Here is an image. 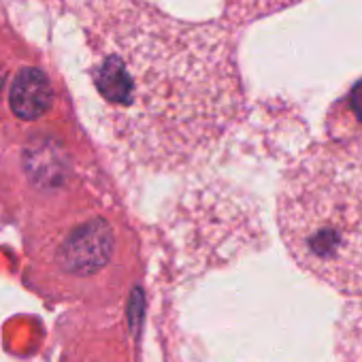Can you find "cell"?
<instances>
[{"instance_id":"obj_1","label":"cell","mask_w":362,"mask_h":362,"mask_svg":"<svg viewBox=\"0 0 362 362\" xmlns=\"http://www.w3.org/2000/svg\"><path fill=\"white\" fill-rule=\"evenodd\" d=\"M77 22L113 158L132 173L205 164L247 115L239 35L153 0H83Z\"/></svg>"},{"instance_id":"obj_2","label":"cell","mask_w":362,"mask_h":362,"mask_svg":"<svg viewBox=\"0 0 362 362\" xmlns=\"http://www.w3.org/2000/svg\"><path fill=\"white\" fill-rule=\"evenodd\" d=\"M277 228L300 271L362 294V141L313 143L286 168Z\"/></svg>"},{"instance_id":"obj_3","label":"cell","mask_w":362,"mask_h":362,"mask_svg":"<svg viewBox=\"0 0 362 362\" xmlns=\"http://www.w3.org/2000/svg\"><path fill=\"white\" fill-rule=\"evenodd\" d=\"M115 230L105 216H90L71 226L54 250V260L62 273L75 279L98 275L115 254Z\"/></svg>"},{"instance_id":"obj_4","label":"cell","mask_w":362,"mask_h":362,"mask_svg":"<svg viewBox=\"0 0 362 362\" xmlns=\"http://www.w3.org/2000/svg\"><path fill=\"white\" fill-rule=\"evenodd\" d=\"M7 105L20 122L43 119L56 105L49 71L41 64H22L9 81Z\"/></svg>"},{"instance_id":"obj_5","label":"cell","mask_w":362,"mask_h":362,"mask_svg":"<svg viewBox=\"0 0 362 362\" xmlns=\"http://www.w3.org/2000/svg\"><path fill=\"white\" fill-rule=\"evenodd\" d=\"M326 136L334 141H362V79H358L326 113Z\"/></svg>"},{"instance_id":"obj_6","label":"cell","mask_w":362,"mask_h":362,"mask_svg":"<svg viewBox=\"0 0 362 362\" xmlns=\"http://www.w3.org/2000/svg\"><path fill=\"white\" fill-rule=\"evenodd\" d=\"M337 362H362V294L349 296L334 324Z\"/></svg>"},{"instance_id":"obj_7","label":"cell","mask_w":362,"mask_h":362,"mask_svg":"<svg viewBox=\"0 0 362 362\" xmlns=\"http://www.w3.org/2000/svg\"><path fill=\"white\" fill-rule=\"evenodd\" d=\"M300 3L303 0H224L220 20L228 28L241 33L247 26L267 20L271 16H277Z\"/></svg>"}]
</instances>
